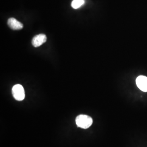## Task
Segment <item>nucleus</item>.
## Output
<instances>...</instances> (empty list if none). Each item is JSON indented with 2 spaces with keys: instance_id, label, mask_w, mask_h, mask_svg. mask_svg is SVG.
<instances>
[{
  "instance_id": "obj_1",
  "label": "nucleus",
  "mask_w": 147,
  "mask_h": 147,
  "mask_svg": "<svg viewBox=\"0 0 147 147\" xmlns=\"http://www.w3.org/2000/svg\"><path fill=\"white\" fill-rule=\"evenodd\" d=\"M75 121L78 127L86 129L92 125L93 123V119L89 116L81 115L76 117Z\"/></svg>"
},
{
  "instance_id": "obj_2",
  "label": "nucleus",
  "mask_w": 147,
  "mask_h": 147,
  "mask_svg": "<svg viewBox=\"0 0 147 147\" xmlns=\"http://www.w3.org/2000/svg\"><path fill=\"white\" fill-rule=\"evenodd\" d=\"M12 94L14 98L18 101H22L25 99V93L24 87L21 84L14 85L12 88Z\"/></svg>"
},
{
  "instance_id": "obj_3",
  "label": "nucleus",
  "mask_w": 147,
  "mask_h": 147,
  "mask_svg": "<svg viewBox=\"0 0 147 147\" xmlns=\"http://www.w3.org/2000/svg\"><path fill=\"white\" fill-rule=\"evenodd\" d=\"M47 40V38L46 35L44 34H39L33 38L32 44L34 47H39L46 42Z\"/></svg>"
},
{
  "instance_id": "obj_4",
  "label": "nucleus",
  "mask_w": 147,
  "mask_h": 147,
  "mask_svg": "<svg viewBox=\"0 0 147 147\" xmlns=\"http://www.w3.org/2000/svg\"><path fill=\"white\" fill-rule=\"evenodd\" d=\"M137 87L143 92H147V78L144 76H140L136 79Z\"/></svg>"
},
{
  "instance_id": "obj_5",
  "label": "nucleus",
  "mask_w": 147,
  "mask_h": 147,
  "mask_svg": "<svg viewBox=\"0 0 147 147\" xmlns=\"http://www.w3.org/2000/svg\"><path fill=\"white\" fill-rule=\"evenodd\" d=\"M8 25L13 30H20L23 28V24L20 21H18L15 18H11L8 20Z\"/></svg>"
},
{
  "instance_id": "obj_6",
  "label": "nucleus",
  "mask_w": 147,
  "mask_h": 147,
  "mask_svg": "<svg viewBox=\"0 0 147 147\" xmlns=\"http://www.w3.org/2000/svg\"><path fill=\"white\" fill-rule=\"evenodd\" d=\"M85 3L84 0H73L71 2V7L74 9H78L84 5Z\"/></svg>"
}]
</instances>
